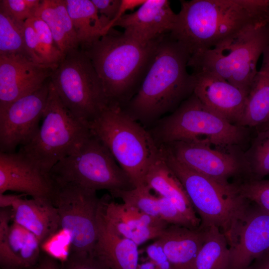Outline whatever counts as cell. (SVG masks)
Returning a JSON list of instances; mask_svg holds the SVG:
<instances>
[{
	"instance_id": "obj_36",
	"label": "cell",
	"mask_w": 269,
	"mask_h": 269,
	"mask_svg": "<svg viewBox=\"0 0 269 269\" xmlns=\"http://www.w3.org/2000/svg\"><path fill=\"white\" fill-rule=\"evenodd\" d=\"M62 269H112L92 253H72L61 264Z\"/></svg>"
},
{
	"instance_id": "obj_31",
	"label": "cell",
	"mask_w": 269,
	"mask_h": 269,
	"mask_svg": "<svg viewBox=\"0 0 269 269\" xmlns=\"http://www.w3.org/2000/svg\"><path fill=\"white\" fill-rule=\"evenodd\" d=\"M29 19L37 34L43 64L55 68L65 55L58 47L46 23L37 16Z\"/></svg>"
},
{
	"instance_id": "obj_46",
	"label": "cell",
	"mask_w": 269,
	"mask_h": 269,
	"mask_svg": "<svg viewBox=\"0 0 269 269\" xmlns=\"http://www.w3.org/2000/svg\"><path fill=\"white\" fill-rule=\"evenodd\" d=\"M264 21L267 23H269V13L267 16Z\"/></svg>"
},
{
	"instance_id": "obj_1",
	"label": "cell",
	"mask_w": 269,
	"mask_h": 269,
	"mask_svg": "<svg viewBox=\"0 0 269 269\" xmlns=\"http://www.w3.org/2000/svg\"><path fill=\"white\" fill-rule=\"evenodd\" d=\"M180 4L169 33L186 47L190 58L264 22L269 13V0H191Z\"/></svg>"
},
{
	"instance_id": "obj_14",
	"label": "cell",
	"mask_w": 269,
	"mask_h": 269,
	"mask_svg": "<svg viewBox=\"0 0 269 269\" xmlns=\"http://www.w3.org/2000/svg\"><path fill=\"white\" fill-rule=\"evenodd\" d=\"M248 204L226 236L230 249L228 269H248L269 252V213Z\"/></svg>"
},
{
	"instance_id": "obj_35",
	"label": "cell",
	"mask_w": 269,
	"mask_h": 269,
	"mask_svg": "<svg viewBox=\"0 0 269 269\" xmlns=\"http://www.w3.org/2000/svg\"><path fill=\"white\" fill-rule=\"evenodd\" d=\"M42 0H0V6L16 19L25 21L35 16Z\"/></svg>"
},
{
	"instance_id": "obj_19",
	"label": "cell",
	"mask_w": 269,
	"mask_h": 269,
	"mask_svg": "<svg viewBox=\"0 0 269 269\" xmlns=\"http://www.w3.org/2000/svg\"><path fill=\"white\" fill-rule=\"evenodd\" d=\"M196 82L193 93L207 108L233 124L239 126L247 95L226 80L205 71L193 73Z\"/></svg>"
},
{
	"instance_id": "obj_44",
	"label": "cell",
	"mask_w": 269,
	"mask_h": 269,
	"mask_svg": "<svg viewBox=\"0 0 269 269\" xmlns=\"http://www.w3.org/2000/svg\"><path fill=\"white\" fill-rule=\"evenodd\" d=\"M251 269H269V255H265L256 260Z\"/></svg>"
},
{
	"instance_id": "obj_23",
	"label": "cell",
	"mask_w": 269,
	"mask_h": 269,
	"mask_svg": "<svg viewBox=\"0 0 269 269\" xmlns=\"http://www.w3.org/2000/svg\"><path fill=\"white\" fill-rule=\"evenodd\" d=\"M204 230L175 225L168 226L157 238L174 269H194L204 241Z\"/></svg>"
},
{
	"instance_id": "obj_15",
	"label": "cell",
	"mask_w": 269,
	"mask_h": 269,
	"mask_svg": "<svg viewBox=\"0 0 269 269\" xmlns=\"http://www.w3.org/2000/svg\"><path fill=\"white\" fill-rule=\"evenodd\" d=\"M54 187L49 174L24 155L0 151V194L13 191L32 198L51 200Z\"/></svg>"
},
{
	"instance_id": "obj_5",
	"label": "cell",
	"mask_w": 269,
	"mask_h": 269,
	"mask_svg": "<svg viewBox=\"0 0 269 269\" xmlns=\"http://www.w3.org/2000/svg\"><path fill=\"white\" fill-rule=\"evenodd\" d=\"M157 122L150 133L159 145L183 141L242 148L251 140L250 128L233 124L217 115L194 93Z\"/></svg>"
},
{
	"instance_id": "obj_22",
	"label": "cell",
	"mask_w": 269,
	"mask_h": 269,
	"mask_svg": "<svg viewBox=\"0 0 269 269\" xmlns=\"http://www.w3.org/2000/svg\"><path fill=\"white\" fill-rule=\"evenodd\" d=\"M41 255L35 236L14 222L8 234L0 238L1 269H33Z\"/></svg>"
},
{
	"instance_id": "obj_27",
	"label": "cell",
	"mask_w": 269,
	"mask_h": 269,
	"mask_svg": "<svg viewBox=\"0 0 269 269\" xmlns=\"http://www.w3.org/2000/svg\"><path fill=\"white\" fill-rule=\"evenodd\" d=\"M35 16L46 23L64 55L80 47L65 0H42Z\"/></svg>"
},
{
	"instance_id": "obj_30",
	"label": "cell",
	"mask_w": 269,
	"mask_h": 269,
	"mask_svg": "<svg viewBox=\"0 0 269 269\" xmlns=\"http://www.w3.org/2000/svg\"><path fill=\"white\" fill-rule=\"evenodd\" d=\"M249 178L261 180L269 175V123L256 128L247 150L244 151Z\"/></svg>"
},
{
	"instance_id": "obj_37",
	"label": "cell",
	"mask_w": 269,
	"mask_h": 269,
	"mask_svg": "<svg viewBox=\"0 0 269 269\" xmlns=\"http://www.w3.org/2000/svg\"><path fill=\"white\" fill-rule=\"evenodd\" d=\"M157 206L159 218L168 224L197 229L195 228L177 207L166 198L158 195Z\"/></svg>"
},
{
	"instance_id": "obj_3",
	"label": "cell",
	"mask_w": 269,
	"mask_h": 269,
	"mask_svg": "<svg viewBox=\"0 0 269 269\" xmlns=\"http://www.w3.org/2000/svg\"><path fill=\"white\" fill-rule=\"evenodd\" d=\"M163 36L143 43L112 28L98 40L80 47L101 79L108 106L123 108L136 94Z\"/></svg>"
},
{
	"instance_id": "obj_24",
	"label": "cell",
	"mask_w": 269,
	"mask_h": 269,
	"mask_svg": "<svg viewBox=\"0 0 269 269\" xmlns=\"http://www.w3.org/2000/svg\"><path fill=\"white\" fill-rule=\"evenodd\" d=\"M144 184L170 201L195 228L200 227V219L197 217L183 186L166 164L161 152V156L148 171Z\"/></svg>"
},
{
	"instance_id": "obj_12",
	"label": "cell",
	"mask_w": 269,
	"mask_h": 269,
	"mask_svg": "<svg viewBox=\"0 0 269 269\" xmlns=\"http://www.w3.org/2000/svg\"><path fill=\"white\" fill-rule=\"evenodd\" d=\"M164 145L181 163L216 180L230 183L229 179L249 171L242 148L178 141Z\"/></svg>"
},
{
	"instance_id": "obj_8",
	"label": "cell",
	"mask_w": 269,
	"mask_h": 269,
	"mask_svg": "<svg viewBox=\"0 0 269 269\" xmlns=\"http://www.w3.org/2000/svg\"><path fill=\"white\" fill-rule=\"evenodd\" d=\"M49 174L55 182L71 183L95 191L105 189L112 195L135 187L109 149L91 131Z\"/></svg>"
},
{
	"instance_id": "obj_28",
	"label": "cell",
	"mask_w": 269,
	"mask_h": 269,
	"mask_svg": "<svg viewBox=\"0 0 269 269\" xmlns=\"http://www.w3.org/2000/svg\"><path fill=\"white\" fill-rule=\"evenodd\" d=\"M202 229L204 230V241L195 260L194 269H228L230 249L225 235L214 226Z\"/></svg>"
},
{
	"instance_id": "obj_38",
	"label": "cell",
	"mask_w": 269,
	"mask_h": 269,
	"mask_svg": "<svg viewBox=\"0 0 269 269\" xmlns=\"http://www.w3.org/2000/svg\"><path fill=\"white\" fill-rule=\"evenodd\" d=\"M24 35L25 47L31 61L44 64L37 34L29 19L25 21Z\"/></svg>"
},
{
	"instance_id": "obj_6",
	"label": "cell",
	"mask_w": 269,
	"mask_h": 269,
	"mask_svg": "<svg viewBox=\"0 0 269 269\" xmlns=\"http://www.w3.org/2000/svg\"><path fill=\"white\" fill-rule=\"evenodd\" d=\"M160 148L166 164L200 216V227L216 226L226 236L249 204L238 183H224L201 174L179 161L165 145Z\"/></svg>"
},
{
	"instance_id": "obj_40",
	"label": "cell",
	"mask_w": 269,
	"mask_h": 269,
	"mask_svg": "<svg viewBox=\"0 0 269 269\" xmlns=\"http://www.w3.org/2000/svg\"><path fill=\"white\" fill-rule=\"evenodd\" d=\"M99 13L111 22V27L115 22L120 6L122 0H91Z\"/></svg>"
},
{
	"instance_id": "obj_33",
	"label": "cell",
	"mask_w": 269,
	"mask_h": 269,
	"mask_svg": "<svg viewBox=\"0 0 269 269\" xmlns=\"http://www.w3.org/2000/svg\"><path fill=\"white\" fill-rule=\"evenodd\" d=\"M40 249L41 253L62 264L71 254L72 238L70 233L60 228L40 244Z\"/></svg>"
},
{
	"instance_id": "obj_25",
	"label": "cell",
	"mask_w": 269,
	"mask_h": 269,
	"mask_svg": "<svg viewBox=\"0 0 269 269\" xmlns=\"http://www.w3.org/2000/svg\"><path fill=\"white\" fill-rule=\"evenodd\" d=\"M269 121V46L263 53L247 98L245 109L239 126L256 129Z\"/></svg>"
},
{
	"instance_id": "obj_48",
	"label": "cell",
	"mask_w": 269,
	"mask_h": 269,
	"mask_svg": "<svg viewBox=\"0 0 269 269\" xmlns=\"http://www.w3.org/2000/svg\"><path fill=\"white\" fill-rule=\"evenodd\" d=\"M267 123H269V121ZM266 124H267V123H266Z\"/></svg>"
},
{
	"instance_id": "obj_2",
	"label": "cell",
	"mask_w": 269,
	"mask_h": 269,
	"mask_svg": "<svg viewBox=\"0 0 269 269\" xmlns=\"http://www.w3.org/2000/svg\"><path fill=\"white\" fill-rule=\"evenodd\" d=\"M189 58L182 43L169 33L164 35L138 91L123 110L144 124L175 110L194 92L196 78L187 71Z\"/></svg>"
},
{
	"instance_id": "obj_10",
	"label": "cell",
	"mask_w": 269,
	"mask_h": 269,
	"mask_svg": "<svg viewBox=\"0 0 269 269\" xmlns=\"http://www.w3.org/2000/svg\"><path fill=\"white\" fill-rule=\"evenodd\" d=\"M50 79L65 107L88 126L108 106L101 79L80 47L65 55Z\"/></svg>"
},
{
	"instance_id": "obj_42",
	"label": "cell",
	"mask_w": 269,
	"mask_h": 269,
	"mask_svg": "<svg viewBox=\"0 0 269 269\" xmlns=\"http://www.w3.org/2000/svg\"><path fill=\"white\" fill-rule=\"evenodd\" d=\"M145 0H122L121 6L117 17L114 22L126 14V12L127 11L130 10H132L136 7H140Z\"/></svg>"
},
{
	"instance_id": "obj_34",
	"label": "cell",
	"mask_w": 269,
	"mask_h": 269,
	"mask_svg": "<svg viewBox=\"0 0 269 269\" xmlns=\"http://www.w3.org/2000/svg\"><path fill=\"white\" fill-rule=\"evenodd\" d=\"M238 185L246 199L269 213V179L247 178Z\"/></svg>"
},
{
	"instance_id": "obj_7",
	"label": "cell",
	"mask_w": 269,
	"mask_h": 269,
	"mask_svg": "<svg viewBox=\"0 0 269 269\" xmlns=\"http://www.w3.org/2000/svg\"><path fill=\"white\" fill-rule=\"evenodd\" d=\"M269 46V23L262 22L213 49L189 58L194 72L205 71L239 88L248 96L260 56Z\"/></svg>"
},
{
	"instance_id": "obj_39",
	"label": "cell",
	"mask_w": 269,
	"mask_h": 269,
	"mask_svg": "<svg viewBox=\"0 0 269 269\" xmlns=\"http://www.w3.org/2000/svg\"><path fill=\"white\" fill-rule=\"evenodd\" d=\"M146 252L149 260L154 263L157 269H174L157 240L147 247Z\"/></svg>"
},
{
	"instance_id": "obj_17",
	"label": "cell",
	"mask_w": 269,
	"mask_h": 269,
	"mask_svg": "<svg viewBox=\"0 0 269 269\" xmlns=\"http://www.w3.org/2000/svg\"><path fill=\"white\" fill-rule=\"evenodd\" d=\"M99 210L105 222L118 234L138 246L157 239L169 225L124 203L110 201L107 196L100 199Z\"/></svg>"
},
{
	"instance_id": "obj_47",
	"label": "cell",
	"mask_w": 269,
	"mask_h": 269,
	"mask_svg": "<svg viewBox=\"0 0 269 269\" xmlns=\"http://www.w3.org/2000/svg\"><path fill=\"white\" fill-rule=\"evenodd\" d=\"M266 255H269V252Z\"/></svg>"
},
{
	"instance_id": "obj_21",
	"label": "cell",
	"mask_w": 269,
	"mask_h": 269,
	"mask_svg": "<svg viewBox=\"0 0 269 269\" xmlns=\"http://www.w3.org/2000/svg\"><path fill=\"white\" fill-rule=\"evenodd\" d=\"M97 226V240L93 253L112 269H137L138 245L112 228L104 220L99 208Z\"/></svg>"
},
{
	"instance_id": "obj_16",
	"label": "cell",
	"mask_w": 269,
	"mask_h": 269,
	"mask_svg": "<svg viewBox=\"0 0 269 269\" xmlns=\"http://www.w3.org/2000/svg\"><path fill=\"white\" fill-rule=\"evenodd\" d=\"M54 68L21 56H0V111L41 87Z\"/></svg>"
},
{
	"instance_id": "obj_41",
	"label": "cell",
	"mask_w": 269,
	"mask_h": 269,
	"mask_svg": "<svg viewBox=\"0 0 269 269\" xmlns=\"http://www.w3.org/2000/svg\"><path fill=\"white\" fill-rule=\"evenodd\" d=\"M33 269H62V268L58 261L42 253Z\"/></svg>"
},
{
	"instance_id": "obj_32",
	"label": "cell",
	"mask_w": 269,
	"mask_h": 269,
	"mask_svg": "<svg viewBox=\"0 0 269 269\" xmlns=\"http://www.w3.org/2000/svg\"><path fill=\"white\" fill-rule=\"evenodd\" d=\"M112 196L121 198L123 203L144 213L159 218L157 197L151 193V190L145 184L131 190L116 192Z\"/></svg>"
},
{
	"instance_id": "obj_18",
	"label": "cell",
	"mask_w": 269,
	"mask_h": 269,
	"mask_svg": "<svg viewBox=\"0 0 269 269\" xmlns=\"http://www.w3.org/2000/svg\"><path fill=\"white\" fill-rule=\"evenodd\" d=\"M177 18L168 0H146L136 11L126 14L114 22L123 33L134 40L146 43L170 33Z\"/></svg>"
},
{
	"instance_id": "obj_45",
	"label": "cell",
	"mask_w": 269,
	"mask_h": 269,
	"mask_svg": "<svg viewBox=\"0 0 269 269\" xmlns=\"http://www.w3.org/2000/svg\"><path fill=\"white\" fill-rule=\"evenodd\" d=\"M137 269H157L155 265L151 261L139 264Z\"/></svg>"
},
{
	"instance_id": "obj_13",
	"label": "cell",
	"mask_w": 269,
	"mask_h": 269,
	"mask_svg": "<svg viewBox=\"0 0 269 269\" xmlns=\"http://www.w3.org/2000/svg\"><path fill=\"white\" fill-rule=\"evenodd\" d=\"M50 82L49 78L39 88L0 111V152H15L36 134L47 103Z\"/></svg>"
},
{
	"instance_id": "obj_11",
	"label": "cell",
	"mask_w": 269,
	"mask_h": 269,
	"mask_svg": "<svg viewBox=\"0 0 269 269\" xmlns=\"http://www.w3.org/2000/svg\"><path fill=\"white\" fill-rule=\"evenodd\" d=\"M53 182L51 200L58 213L61 228L71 235V253H92L97 240L100 203L96 191Z\"/></svg>"
},
{
	"instance_id": "obj_20",
	"label": "cell",
	"mask_w": 269,
	"mask_h": 269,
	"mask_svg": "<svg viewBox=\"0 0 269 269\" xmlns=\"http://www.w3.org/2000/svg\"><path fill=\"white\" fill-rule=\"evenodd\" d=\"M11 208L13 222L33 234L40 244L61 228L58 213L51 200L21 196Z\"/></svg>"
},
{
	"instance_id": "obj_26",
	"label": "cell",
	"mask_w": 269,
	"mask_h": 269,
	"mask_svg": "<svg viewBox=\"0 0 269 269\" xmlns=\"http://www.w3.org/2000/svg\"><path fill=\"white\" fill-rule=\"evenodd\" d=\"M80 47L91 44L106 34L111 22L100 14L91 0H65Z\"/></svg>"
},
{
	"instance_id": "obj_4",
	"label": "cell",
	"mask_w": 269,
	"mask_h": 269,
	"mask_svg": "<svg viewBox=\"0 0 269 269\" xmlns=\"http://www.w3.org/2000/svg\"><path fill=\"white\" fill-rule=\"evenodd\" d=\"M135 187L145 184L148 171L161 156L150 132L119 106H108L88 125Z\"/></svg>"
},
{
	"instance_id": "obj_9",
	"label": "cell",
	"mask_w": 269,
	"mask_h": 269,
	"mask_svg": "<svg viewBox=\"0 0 269 269\" xmlns=\"http://www.w3.org/2000/svg\"><path fill=\"white\" fill-rule=\"evenodd\" d=\"M42 120L33 137L17 152L49 173L90 134V130L65 107L50 82Z\"/></svg>"
},
{
	"instance_id": "obj_29",
	"label": "cell",
	"mask_w": 269,
	"mask_h": 269,
	"mask_svg": "<svg viewBox=\"0 0 269 269\" xmlns=\"http://www.w3.org/2000/svg\"><path fill=\"white\" fill-rule=\"evenodd\" d=\"M24 23L0 6V56H21L31 61L25 45Z\"/></svg>"
},
{
	"instance_id": "obj_43",
	"label": "cell",
	"mask_w": 269,
	"mask_h": 269,
	"mask_svg": "<svg viewBox=\"0 0 269 269\" xmlns=\"http://www.w3.org/2000/svg\"><path fill=\"white\" fill-rule=\"evenodd\" d=\"M22 195L13 194H0V207L5 208L11 207L14 202Z\"/></svg>"
}]
</instances>
